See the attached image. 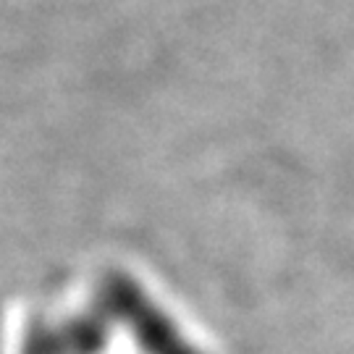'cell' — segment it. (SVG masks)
<instances>
[{
	"label": "cell",
	"instance_id": "6da1fadb",
	"mask_svg": "<svg viewBox=\"0 0 354 354\" xmlns=\"http://www.w3.org/2000/svg\"><path fill=\"white\" fill-rule=\"evenodd\" d=\"M121 323L142 354H205L181 333L174 317L124 270H105L92 294Z\"/></svg>",
	"mask_w": 354,
	"mask_h": 354
},
{
	"label": "cell",
	"instance_id": "7a4b0ae2",
	"mask_svg": "<svg viewBox=\"0 0 354 354\" xmlns=\"http://www.w3.org/2000/svg\"><path fill=\"white\" fill-rule=\"evenodd\" d=\"M113 320L95 297L71 315L35 317L26 326L21 354H102L111 344Z\"/></svg>",
	"mask_w": 354,
	"mask_h": 354
},
{
	"label": "cell",
	"instance_id": "3957f363",
	"mask_svg": "<svg viewBox=\"0 0 354 354\" xmlns=\"http://www.w3.org/2000/svg\"><path fill=\"white\" fill-rule=\"evenodd\" d=\"M0 354H3V323H0Z\"/></svg>",
	"mask_w": 354,
	"mask_h": 354
}]
</instances>
